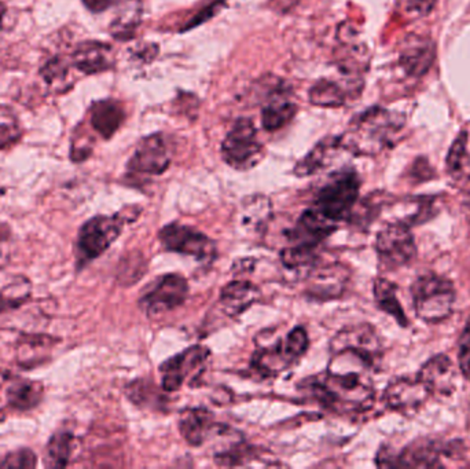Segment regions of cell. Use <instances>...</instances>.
I'll return each instance as SVG.
<instances>
[{
  "label": "cell",
  "instance_id": "1",
  "mask_svg": "<svg viewBox=\"0 0 470 469\" xmlns=\"http://www.w3.org/2000/svg\"><path fill=\"white\" fill-rule=\"evenodd\" d=\"M374 369L377 368L371 361L356 352H332L326 371L303 380L301 389L332 412L359 415L373 406Z\"/></svg>",
  "mask_w": 470,
  "mask_h": 469
},
{
  "label": "cell",
  "instance_id": "2",
  "mask_svg": "<svg viewBox=\"0 0 470 469\" xmlns=\"http://www.w3.org/2000/svg\"><path fill=\"white\" fill-rule=\"evenodd\" d=\"M406 118L392 110L373 107L352 118L340 136L343 150L355 155H377L392 147L405 130Z\"/></svg>",
  "mask_w": 470,
  "mask_h": 469
},
{
  "label": "cell",
  "instance_id": "3",
  "mask_svg": "<svg viewBox=\"0 0 470 469\" xmlns=\"http://www.w3.org/2000/svg\"><path fill=\"white\" fill-rule=\"evenodd\" d=\"M128 210H123L112 216H94L81 226L78 244H76L79 268H83L84 266L105 254L123 233L124 226L138 218V213L128 215Z\"/></svg>",
  "mask_w": 470,
  "mask_h": 469
},
{
  "label": "cell",
  "instance_id": "4",
  "mask_svg": "<svg viewBox=\"0 0 470 469\" xmlns=\"http://www.w3.org/2000/svg\"><path fill=\"white\" fill-rule=\"evenodd\" d=\"M456 288L445 277L425 274L411 286V299L417 317L427 324H439L453 314Z\"/></svg>",
  "mask_w": 470,
  "mask_h": 469
},
{
  "label": "cell",
  "instance_id": "5",
  "mask_svg": "<svg viewBox=\"0 0 470 469\" xmlns=\"http://www.w3.org/2000/svg\"><path fill=\"white\" fill-rule=\"evenodd\" d=\"M361 179L350 168L332 174L326 183L314 197L313 208L332 222L339 223L350 218L358 202Z\"/></svg>",
  "mask_w": 470,
  "mask_h": 469
},
{
  "label": "cell",
  "instance_id": "6",
  "mask_svg": "<svg viewBox=\"0 0 470 469\" xmlns=\"http://www.w3.org/2000/svg\"><path fill=\"white\" fill-rule=\"evenodd\" d=\"M264 146L258 136V128L250 118L235 120L221 142V159L237 171L255 168L264 159Z\"/></svg>",
  "mask_w": 470,
  "mask_h": 469
},
{
  "label": "cell",
  "instance_id": "7",
  "mask_svg": "<svg viewBox=\"0 0 470 469\" xmlns=\"http://www.w3.org/2000/svg\"><path fill=\"white\" fill-rule=\"evenodd\" d=\"M189 284L181 274H164L144 289L139 307L147 317H160L186 302Z\"/></svg>",
  "mask_w": 470,
  "mask_h": 469
},
{
  "label": "cell",
  "instance_id": "8",
  "mask_svg": "<svg viewBox=\"0 0 470 469\" xmlns=\"http://www.w3.org/2000/svg\"><path fill=\"white\" fill-rule=\"evenodd\" d=\"M210 358L211 352L207 347L193 346L161 363L158 371L164 391L176 392L184 383L192 386L194 381H198L207 369Z\"/></svg>",
  "mask_w": 470,
  "mask_h": 469
},
{
  "label": "cell",
  "instance_id": "9",
  "mask_svg": "<svg viewBox=\"0 0 470 469\" xmlns=\"http://www.w3.org/2000/svg\"><path fill=\"white\" fill-rule=\"evenodd\" d=\"M158 241L165 251L193 257L197 262H213L218 255L215 241L207 234L181 223L164 226Z\"/></svg>",
  "mask_w": 470,
  "mask_h": 469
},
{
  "label": "cell",
  "instance_id": "10",
  "mask_svg": "<svg viewBox=\"0 0 470 469\" xmlns=\"http://www.w3.org/2000/svg\"><path fill=\"white\" fill-rule=\"evenodd\" d=\"M376 251L384 267L400 268L410 265L417 255V245L408 223L396 220L382 228L377 234Z\"/></svg>",
  "mask_w": 470,
  "mask_h": 469
},
{
  "label": "cell",
  "instance_id": "11",
  "mask_svg": "<svg viewBox=\"0 0 470 469\" xmlns=\"http://www.w3.org/2000/svg\"><path fill=\"white\" fill-rule=\"evenodd\" d=\"M171 165L170 146L163 134L145 136L127 164V176L131 179L153 178L165 173Z\"/></svg>",
  "mask_w": 470,
  "mask_h": 469
},
{
  "label": "cell",
  "instance_id": "12",
  "mask_svg": "<svg viewBox=\"0 0 470 469\" xmlns=\"http://www.w3.org/2000/svg\"><path fill=\"white\" fill-rule=\"evenodd\" d=\"M344 350L362 355L367 361H371L376 368H379L384 352L380 334L369 324L345 326L335 333L330 342V352H344Z\"/></svg>",
  "mask_w": 470,
  "mask_h": 469
},
{
  "label": "cell",
  "instance_id": "13",
  "mask_svg": "<svg viewBox=\"0 0 470 469\" xmlns=\"http://www.w3.org/2000/svg\"><path fill=\"white\" fill-rule=\"evenodd\" d=\"M350 277V270L344 265H340V263L321 265L319 263L310 273L306 274V279H307L306 295L319 302L339 299L347 289Z\"/></svg>",
  "mask_w": 470,
  "mask_h": 469
},
{
  "label": "cell",
  "instance_id": "14",
  "mask_svg": "<svg viewBox=\"0 0 470 469\" xmlns=\"http://www.w3.org/2000/svg\"><path fill=\"white\" fill-rule=\"evenodd\" d=\"M429 397L418 378H396L390 381L384 391L388 408L401 416L417 415Z\"/></svg>",
  "mask_w": 470,
  "mask_h": 469
},
{
  "label": "cell",
  "instance_id": "15",
  "mask_svg": "<svg viewBox=\"0 0 470 469\" xmlns=\"http://www.w3.org/2000/svg\"><path fill=\"white\" fill-rule=\"evenodd\" d=\"M417 378L424 384L429 395L447 398L456 389L458 373L453 361L447 355L439 354L422 365Z\"/></svg>",
  "mask_w": 470,
  "mask_h": 469
},
{
  "label": "cell",
  "instance_id": "16",
  "mask_svg": "<svg viewBox=\"0 0 470 469\" xmlns=\"http://www.w3.org/2000/svg\"><path fill=\"white\" fill-rule=\"evenodd\" d=\"M435 58V42L428 36L411 33L401 43L399 64L411 78H421L432 67Z\"/></svg>",
  "mask_w": 470,
  "mask_h": 469
},
{
  "label": "cell",
  "instance_id": "17",
  "mask_svg": "<svg viewBox=\"0 0 470 469\" xmlns=\"http://www.w3.org/2000/svg\"><path fill=\"white\" fill-rule=\"evenodd\" d=\"M296 363L297 361L287 350L284 337L270 344H258L255 354L252 355L250 368L258 374V378L274 379L282 371H289Z\"/></svg>",
  "mask_w": 470,
  "mask_h": 469
},
{
  "label": "cell",
  "instance_id": "18",
  "mask_svg": "<svg viewBox=\"0 0 470 469\" xmlns=\"http://www.w3.org/2000/svg\"><path fill=\"white\" fill-rule=\"evenodd\" d=\"M289 89L282 80L268 92V98L261 109V126L267 133H276L290 123L297 115V105L287 98Z\"/></svg>",
  "mask_w": 470,
  "mask_h": 469
},
{
  "label": "cell",
  "instance_id": "19",
  "mask_svg": "<svg viewBox=\"0 0 470 469\" xmlns=\"http://www.w3.org/2000/svg\"><path fill=\"white\" fill-rule=\"evenodd\" d=\"M72 64L84 75H98L113 70L116 64L115 52L104 42L87 41L76 47Z\"/></svg>",
  "mask_w": 470,
  "mask_h": 469
},
{
  "label": "cell",
  "instance_id": "20",
  "mask_svg": "<svg viewBox=\"0 0 470 469\" xmlns=\"http://www.w3.org/2000/svg\"><path fill=\"white\" fill-rule=\"evenodd\" d=\"M337 223L324 218L313 207L306 210L298 218L295 228L289 231L290 244L322 245V242L334 233Z\"/></svg>",
  "mask_w": 470,
  "mask_h": 469
},
{
  "label": "cell",
  "instance_id": "21",
  "mask_svg": "<svg viewBox=\"0 0 470 469\" xmlns=\"http://www.w3.org/2000/svg\"><path fill=\"white\" fill-rule=\"evenodd\" d=\"M216 424L212 413L204 408H189L179 416V432L193 447H200L211 441Z\"/></svg>",
  "mask_w": 470,
  "mask_h": 469
},
{
  "label": "cell",
  "instance_id": "22",
  "mask_svg": "<svg viewBox=\"0 0 470 469\" xmlns=\"http://www.w3.org/2000/svg\"><path fill=\"white\" fill-rule=\"evenodd\" d=\"M239 225L248 236L264 233L273 219V204L268 197L256 194L247 197L240 207Z\"/></svg>",
  "mask_w": 470,
  "mask_h": 469
},
{
  "label": "cell",
  "instance_id": "23",
  "mask_svg": "<svg viewBox=\"0 0 470 469\" xmlns=\"http://www.w3.org/2000/svg\"><path fill=\"white\" fill-rule=\"evenodd\" d=\"M339 150H343L342 145H340V136H326V138L321 139L295 165L293 174L298 178H307V176L315 175V174L326 170L332 164Z\"/></svg>",
  "mask_w": 470,
  "mask_h": 469
},
{
  "label": "cell",
  "instance_id": "24",
  "mask_svg": "<svg viewBox=\"0 0 470 469\" xmlns=\"http://www.w3.org/2000/svg\"><path fill=\"white\" fill-rule=\"evenodd\" d=\"M126 110L118 99H100L89 109L92 128L104 139H110L123 126Z\"/></svg>",
  "mask_w": 470,
  "mask_h": 469
},
{
  "label": "cell",
  "instance_id": "25",
  "mask_svg": "<svg viewBox=\"0 0 470 469\" xmlns=\"http://www.w3.org/2000/svg\"><path fill=\"white\" fill-rule=\"evenodd\" d=\"M260 297V291L249 281H231L221 292V305L224 314L229 317H239L252 307Z\"/></svg>",
  "mask_w": 470,
  "mask_h": 469
},
{
  "label": "cell",
  "instance_id": "26",
  "mask_svg": "<svg viewBox=\"0 0 470 469\" xmlns=\"http://www.w3.org/2000/svg\"><path fill=\"white\" fill-rule=\"evenodd\" d=\"M446 447L437 442L418 441L409 445L393 461V466H414V468H442V455Z\"/></svg>",
  "mask_w": 470,
  "mask_h": 469
},
{
  "label": "cell",
  "instance_id": "27",
  "mask_svg": "<svg viewBox=\"0 0 470 469\" xmlns=\"http://www.w3.org/2000/svg\"><path fill=\"white\" fill-rule=\"evenodd\" d=\"M281 262L287 270L310 273L321 263V245H290L281 252Z\"/></svg>",
  "mask_w": 470,
  "mask_h": 469
},
{
  "label": "cell",
  "instance_id": "28",
  "mask_svg": "<svg viewBox=\"0 0 470 469\" xmlns=\"http://www.w3.org/2000/svg\"><path fill=\"white\" fill-rule=\"evenodd\" d=\"M350 92V89H345L339 81L332 80V79H321L311 87L308 91V98L315 107L342 108L347 104Z\"/></svg>",
  "mask_w": 470,
  "mask_h": 469
},
{
  "label": "cell",
  "instance_id": "29",
  "mask_svg": "<svg viewBox=\"0 0 470 469\" xmlns=\"http://www.w3.org/2000/svg\"><path fill=\"white\" fill-rule=\"evenodd\" d=\"M374 299L380 310L384 311L390 317L398 321L399 325H409L408 318H406L405 311L401 308L400 302L398 299V288L395 284L390 283V279L377 278L374 281Z\"/></svg>",
  "mask_w": 470,
  "mask_h": 469
},
{
  "label": "cell",
  "instance_id": "30",
  "mask_svg": "<svg viewBox=\"0 0 470 469\" xmlns=\"http://www.w3.org/2000/svg\"><path fill=\"white\" fill-rule=\"evenodd\" d=\"M44 387L39 381L18 380L7 389V400L14 409L31 410L41 403Z\"/></svg>",
  "mask_w": 470,
  "mask_h": 469
},
{
  "label": "cell",
  "instance_id": "31",
  "mask_svg": "<svg viewBox=\"0 0 470 469\" xmlns=\"http://www.w3.org/2000/svg\"><path fill=\"white\" fill-rule=\"evenodd\" d=\"M466 145V133H461L451 145L450 152H448L447 173L456 181H462L466 176H470V157Z\"/></svg>",
  "mask_w": 470,
  "mask_h": 469
},
{
  "label": "cell",
  "instance_id": "32",
  "mask_svg": "<svg viewBox=\"0 0 470 469\" xmlns=\"http://www.w3.org/2000/svg\"><path fill=\"white\" fill-rule=\"evenodd\" d=\"M73 435L60 432L50 439L46 449V465L52 468H63L70 464L73 452Z\"/></svg>",
  "mask_w": 470,
  "mask_h": 469
},
{
  "label": "cell",
  "instance_id": "33",
  "mask_svg": "<svg viewBox=\"0 0 470 469\" xmlns=\"http://www.w3.org/2000/svg\"><path fill=\"white\" fill-rule=\"evenodd\" d=\"M41 73L52 89L66 91L72 87V83H70V65L66 64L62 57H52V60L47 61Z\"/></svg>",
  "mask_w": 470,
  "mask_h": 469
},
{
  "label": "cell",
  "instance_id": "34",
  "mask_svg": "<svg viewBox=\"0 0 470 469\" xmlns=\"http://www.w3.org/2000/svg\"><path fill=\"white\" fill-rule=\"evenodd\" d=\"M141 25V12L127 10L121 12L110 23V35L118 42L131 41Z\"/></svg>",
  "mask_w": 470,
  "mask_h": 469
},
{
  "label": "cell",
  "instance_id": "35",
  "mask_svg": "<svg viewBox=\"0 0 470 469\" xmlns=\"http://www.w3.org/2000/svg\"><path fill=\"white\" fill-rule=\"evenodd\" d=\"M23 136L21 124L9 107L0 105V149H7L17 144Z\"/></svg>",
  "mask_w": 470,
  "mask_h": 469
},
{
  "label": "cell",
  "instance_id": "36",
  "mask_svg": "<svg viewBox=\"0 0 470 469\" xmlns=\"http://www.w3.org/2000/svg\"><path fill=\"white\" fill-rule=\"evenodd\" d=\"M437 0H399L398 12L406 18H421L429 14Z\"/></svg>",
  "mask_w": 470,
  "mask_h": 469
},
{
  "label": "cell",
  "instance_id": "37",
  "mask_svg": "<svg viewBox=\"0 0 470 469\" xmlns=\"http://www.w3.org/2000/svg\"><path fill=\"white\" fill-rule=\"evenodd\" d=\"M92 144L94 141L89 136V131L84 130L83 126H79L73 136L72 150H70L73 162L81 163L89 159L92 152Z\"/></svg>",
  "mask_w": 470,
  "mask_h": 469
},
{
  "label": "cell",
  "instance_id": "38",
  "mask_svg": "<svg viewBox=\"0 0 470 469\" xmlns=\"http://www.w3.org/2000/svg\"><path fill=\"white\" fill-rule=\"evenodd\" d=\"M38 464L35 453L29 449L18 450V452L7 455L0 461V468H35Z\"/></svg>",
  "mask_w": 470,
  "mask_h": 469
},
{
  "label": "cell",
  "instance_id": "39",
  "mask_svg": "<svg viewBox=\"0 0 470 469\" xmlns=\"http://www.w3.org/2000/svg\"><path fill=\"white\" fill-rule=\"evenodd\" d=\"M458 362L462 374L470 381V320L459 336Z\"/></svg>",
  "mask_w": 470,
  "mask_h": 469
},
{
  "label": "cell",
  "instance_id": "40",
  "mask_svg": "<svg viewBox=\"0 0 470 469\" xmlns=\"http://www.w3.org/2000/svg\"><path fill=\"white\" fill-rule=\"evenodd\" d=\"M224 6V0H215L213 4H211L210 6L204 7V9L200 10L197 14L194 15L193 20H190L187 23V25L182 29V33L184 31H189V29L194 28V26L200 25V23H205V21L211 20L213 15L218 14V12H221V7Z\"/></svg>",
  "mask_w": 470,
  "mask_h": 469
},
{
  "label": "cell",
  "instance_id": "41",
  "mask_svg": "<svg viewBox=\"0 0 470 469\" xmlns=\"http://www.w3.org/2000/svg\"><path fill=\"white\" fill-rule=\"evenodd\" d=\"M84 6L91 13H104L118 2V0H81Z\"/></svg>",
  "mask_w": 470,
  "mask_h": 469
},
{
  "label": "cell",
  "instance_id": "42",
  "mask_svg": "<svg viewBox=\"0 0 470 469\" xmlns=\"http://www.w3.org/2000/svg\"><path fill=\"white\" fill-rule=\"evenodd\" d=\"M5 15H6V6L0 2V31H2V26H4Z\"/></svg>",
  "mask_w": 470,
  "mask_h": 469
},
{
  "label": "cell",
  "instance_id": "43",
  "mask_svg": "<svg viewBox=\"0 0 470 469\" xmlns=\"http://www.w3.org/2000/svg\"><path fill=\"white\" fill-rule=\"evenodd\" d=\"M9 307H12V305L7 303V300L4 296L0 297V311L6 310Z\"/></svg>",
  "mask_w": 470,
  "mask_h": 469
},
{
  "label": "cell",
  "instance_id": "44",
  "mask_svg": "<svg viewBox=\"0 0 470 469\" xmlns=\"http://www.w3.org/2000/svg\"><path fill=\"white\" fill-rule=\"evenodd\" d=\"M132 2H138V0H132Z\"/></svg>",
  "mask_w": 470,
  "mask_h": 469
},
{
  "label": "cell",
  "instance_id": "45",
  "mask_svg": "<svg viewBox=\"0 0 470 469\" xmlns=\"http://www.w3.org/2000/svg\"><path fill=\"white\" fill-rule=\"evenodd\" d=\"M467 207H469V210H470V202H469V205H467Z\"/></svg>",
  "mask_w": 470,
  "mask_h": 469
}]
</instances>
